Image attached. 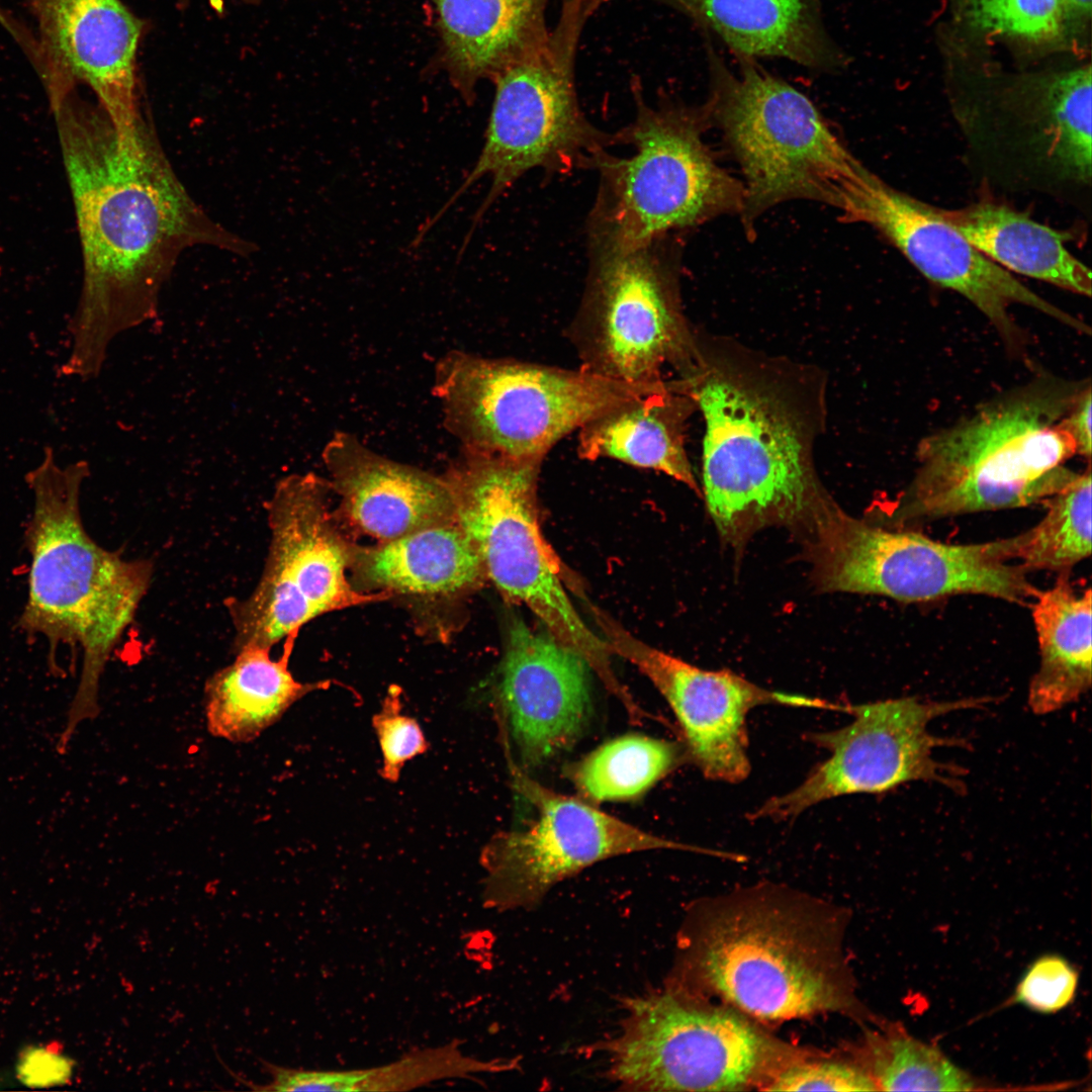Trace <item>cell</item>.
<instances>
[{
	"label": "cell",
	"mask_w": 1092,
	"mask_h": 1092,
	"mask_svg": "<svg viewBox=\"0 0 1092 1092\" xmlns=\"http://www.w3.org/2000/svg\"><path fill=\"white\" fill-rule=\"evenodd\" d=\"M1078 983V972L1071 963L1059 954H1044L1028 966L1011 1002L1037 1013H1056L1074 1001Z\"/></svg>",
	"instance_id": "cell-35"
},
{
	"label": "cell",
	"mask_w": 1092,
	"mask_h": 1092,
	"mask_svg": "<svg viewBox=\"0 0 1092 1092\" xmlns=\"http://www.w3.org/2000/svg\"><path fill=\"white\" fill-rule=\"evenodd\" d=\"M323 462L339 496V517L379 543L454 521L444 476L384 457L350 433L332 436Z\"/></svg>",
	"instance_id": "cell-22"
},
{
	"label": "cell",
	"mask_w": 1092,
	"mask_h": 1092,
	"mask_svg": "<svg viewBox=\"0 0 1092 1092\" xmlns=\"http://www.w3.org/2000/svg\"><path fill=\"white\" fill-rule=\"evenodd\" d=\"M437 13L440 60L467 104L483 80L537 53L548 42L550 0H431Z\"/></svg>",
	"instance_id": "cell-23"
},
{
	"label": "cell",
	"mask_w": 1092,
	"mask_h": 1092,
	"mask_svg": "<svg viewBox=\"0 0 1092 1092\" xmlns=\"http://www.w3.org/2000/svg\"><path fill=\"white\" fill-rule=\"evenodd\" d=\"M709 74L706 106L744 177L741 217L754 220L785 201L809 199L840 209L864 166L846 149L797 88L758 60L735 57L734 71L705 44Z\"/></svg>",
	"instance_id": "cell-6"
},
{
	"label": "cell",
	"mask_w": 1092,
	"mask_h": 1092,
	"mask_svg": "<svg viewBox=\"0 0 1092 1092\" xmlns=\"http://www.w3.org/2000/svg\"><path fill=\"white\" fill-rule=\"evenodd\" d=\"M652 1L717 36L734 57L779 58L830 74L848 65L847 55L826 27L821 0Z\"/></svg>",
	"instance_id": "cell-24"
},
{
	"label": "cell",
	"mask_w": 1092,
	"mask_h": 1092,
	"mask_svg": "<svg viewBox=\"0 0 1092 1092\" xmlns=\"http://www.w3.org/2000/svg\"><path fill=\"white\" fill-rule=\"evenodd\" d=\"M981 28L1035 43L1059 39L1068 20L1062 0H971Z\"/></svg>",
	"instance_id": "cell-34"
},
{
	"label": "cell",
	"mask_w": 1092,
	"mask_h": 1092,
	"mask_svg": "<svg viewBox=\"0 0 1092 1092\" xmlns=\"http://www.w3.org/2000/svg\"><path fill=\"white\" fill-rule=\"evenodd\" d=\"M513 784L535 809L525 827L495 834L481 852L483 906L497 912L538 906L563 880L601 860L653 849L714 854L646 832L582 798L557 793L512 764Z\"/></svg>",
	"instance_id": "cell-16"
},
{
	"label": "cell",
	"mask_w": 1092,
	"mask_h": 1092,
	"mask_svg": "<svg viewBox=\"0 0 1092 1092\" xmlns=\"http://www.w3.org/2000/svg\"><path fill=\"white\" fill-rule=\"evenodd\" d=\"M34 23L21 32L0 13L49 95L83 84L97 98L118 136L133 141L147 116L143 110L138 56L147 21L123 0H24Z\"/></svg>",
	"instance_id": "cell-18"
},
{
	"label": "cell",
	"mask_w": 1092,
	"mask_h": 1092,
	"mask_svg": "<svg viewBox=\"0 0 1092 1092\" xmlns=\"http://www.w3.org/2000/svg\"><path fill=\"white\" fill-rule=\"evenodd\" d=\"M612 654L628 660L657 689L674 713L689 760L712 781L737 784L750 772L746 716L763 705L843 711L819 698L761 688L729 670H707L654 648L589 606Z\"/></svg>",
	"instance_id": "cell-19"
},
{
	"label": "cell",
	"mask_w": 1092,
	"mask_h": 1092,
	"mask_svg": "<svg viewBox=\"0 0 1092 1092\" xmlns=\"http://www.w3.org/2000/svg\"><path fill=\"white\" fill-rule=\"evenodd\" d=\"M938 213L988 259L1007 271L1091 296L1088 266L1065 246L1068 237L1007 205L982 201Z\"/></svg>",
	"instance_id": "cell-28"
},
{
	"label": "cell",
	"mask_w": 1092,
	"mask_h": 1092,
	"mask_svg": "<svg viewBox=\"0 0 1092 1092\" xmlns=\"http://www.w3.org/2000/svg\"><path fill=\"white\" fill-rule=\"evenodd\" d=\"M816 588L916 603L982 595L1010 603L1034 600L1027 570L1011 562L1004 540L948 544L845 513L834 500L802 533Z\"/></svg>",
	"instance_id": "cell-12"
},
{
	"label": "cell",
	"mask_w": 1092,
	"mask_h": 1092,
	"mask_svg": "<svg viewBox=\"0 0 1092 1092\" xmlns=\"http://www.w3.org/2000/svg\"><path fill=\"white\" fill-rule=\"evenodd\" d=\"M211 8L220 11L223 8V0H206ZM178 4L185 5L188 0H177Z\"/></svg>",
	"instance_id": "cell-40"
},
{
	"label": "cell",
	"mask_w": 1092,
	"mask_h": 1092,
	"mask_svg": "<svg viewBox=\"0 0 1092 1092\" xmlns=\"http://www.w3.org/2000/svg\"><path fill=\"white\" fill-rule=\"evenodd\" d=\"M351 567L367 587L391 595L455 596L485 578L478 553L455 520L356 547Z\"/></svg>",
	"instance_id": "cell-26"
},
{
	"label": "cell",
	"mask_w": 1092,
	"mask_h": 1092,
	"mask_svg": "<svg viewBox=\"0 0 1092 1092\" xmlns=\"http://www.w3.org/2000/svg\"><path fill=\"white\" fill-rule=\"evenodd\" d=\"M84 460L61 466L52 447L25 474L33 510L24 542L30 555L28 592L20 627L42 636L52 651L80 647L82 669L69 711L72 724L99 712L105 666L151 584L154 566L101 547L87 533L80 510Z\"/></svg>",
	"instance_id": "cell-5"
},
{
	"label": "cell",
	"mask_w": 1092,
	"mask_h": 1092,
	"mask_svg": "<svg viewBox=\"0 0 1092 1092\" xmlns=\"http://www.w3.org/2000/svg\"><path fill=\"white\" fill-rule=\"evenodd\" d=\"M589 665L547 632L514 619L496 691L523 764L539 766L571 747L590 715Z\"/></svg>",
	"instance_id": "cell-21"
},
{
	"label": "cell",
	"mask_w": 1092,
	"mask_h": 1092,
	"mask_svg": "<svg viewBox=\"0 0 1092 1092\" xmlns=\"http://www.w3.org/2000/svg\"><path fill=\"white\" fill-rule=\"evenodd\" d=\"M869 1036L862 1067L884 1091H978L989 1089L943 1052L899 1023Z\"/></svg>",
	"instance_id": "cell-33"
},
{
	"label": "cell",
	"mask_w": 1092,
	"mask_h": 1092,
	"mask_svg": "<svg viewBox=\"0 0 1092 1092\" xmlns=\"http://www.w3.org/2000/svg\"><path fill=\"white\" fill-rule=\"evenodd\" d=\"M669 235L639 245L588 237L589 267L568 336L580 367L630 383L682 374L697 348L684 312L678 251Z\"/></svg>",
	"instance_id": "cell-11"
},
{
	"label": "cell",
	"mask_w": 1092,
	"mask_h": 1092,
	"mask_svg": "<svg viewBox=\"0 0 1092 1092\" xmlns=\"http://www.w3.org/2000/svg\"><path fill=\"white\" fill-rule=\"evenodd\" d=\"M615 1031L589 1045L626 1091H738L762 1081L776 1046L745 1014L666 986L622 1000Z\"/></svg>",
	"instance_id": "cell-13"
},
{
	"label": "cell",
	"mask_w": 1092,
	"mask_h": 1092,
	"mask_svg": "<svg viewBox=\"0 0 1092 1092\" xmlns=\"http://www.w3.org/2000/svg\"><path fill=\"white\" fill-rule=\"evenodd\" d=\"M689 760L685 746L627 734L611 739L568 768L580 798L592 803L636 800Z\"/></svg>",
	"instance_id": "cell-31"
},
{
	"label": "cell",
	"mask_w": 1092,
	"mask_h": 1092,
	"mask_svg": "<svg viewBox=\"0 0 1092 1092\" xmlns=\"http://www.w3.org/2000/svg\"><path fill=\"white\" fill-rule=\"evenodd\" d=\"M328 479L312 472L278 481L266 503L270 544L262 575L244 599H226L235 652L270 648L312 619L393 595L356 589L347 577L355 552L332 510Z\"/></svg>",
	"instance_id": "cell-14"
},
{
	"label": "cell",
	"mask_w": 1092,
	"mask_h": 1092,
	"mask_svg": "<svg viewBox=\"0 0 1092 1092\" xmlns=\"http://www.w3.org/2000/svg\"><path fill=\"white\" fill-rule=\"evenodd\" d=\"M1041 373L923 437L916 470L877 522L906 529L942 518L1042 503L1079 472L1063 418L1089 387Z\"/></svg>",
	"instance_id": "cell-4"
},
{
	"label": "cell",
	"mask_w": 1092,
	"mask_h": 1092,
	"mask_svg": "<svg viewBox=\"0 0 1092 1092\" xmlns=\"http://www.w3.org/2000/svg\"><path fill=\"white\" fill-rule=\"evenodd\" d=\"M769 1091H877L862 1066L835 1061L797 1063L780 1070Z\"/></svg>",
	"instance_id": "cell-37"
},
{
	"label": "cell",
	"mask_w": 1092,
	"mask_h": 1092,
	"mask_svg": "<svg viewBox=\"0 0 1092 1092\" xmlns=\"http://www.w3.org/2000/svg\"><path fill=\"white\" fill-rule=\"evenodd\" d=\"M677 379L703 416L701 495L722 540L740 549L766 527L803 532L832 500L814 458L826 422L822 373L698 334Z\"/></svg>",
	"instance_id": "cell-2"
},
{
	"label": "cell",
	"mask_w": 1092,
	"mask_h": 1092,
	"mask_svg": "<svg viewBox=\"0 0 1092 1092\" xmlns=\"http://www.w3.org/2000/svg\"><path fill=\"white\" fill-rule=\"evenodd\" d=\"M1032 606L1040 661L1030 680L1027 703L1046 715L1079 700L1092 681L1091 588L1078 589L1061 573Z\"/></svg>",
	"instance_id": "cell-29"
},
{
	"label": "cell",
	"mask_w": 1092,
	"mask_h": 1092,
	"mask_svg": "<svg viewBox=\"0 0 1092 1092\" xmlns=\"http://www.w3.org/2000/svg\"><path fill=\"white\" fill-rule=\"evenodd\" d=\"M561 8L547 44L493 81L494 96L484 142L471 171L456 191L420 228V245L453 204L483 177L488 192L477 208L459 254L479 220L495 200L533 169L568 173L595 170L616 144L615 133L594 126L582 112L576 92L578 44L589 18L608 0H560Z\"/></svg>",
	"instance_id": "cell-8"
},
{
	"label": "cell",
	"mask_w": 1092,
	"mask_h": 1092,
	"mask_svg": "<svg viewBox=\"0 0 1092 1092\" xmlns=\"http://www.w3.org/2000/svg\"><path fill=\"white\" fill-rule=\"evenodd\" d=\"M669 383H630L581 367L451 351L436 365L433 388L445 428L463 450L544 460L557 442L593 418Z\"/></svg>",
	"instance_id": "cell-10"
},
{
	"label": "cell",
	"mask_w": 1092,
	"mask_h": 1092,
	"mask_svg": "<svg viewBox=\"0 0 1092 1092\" xmlns=\"http://www.w3.org/2000/svg\"><path fill=\"white\" fill-rule=\"evenodd\" d=\"M241 1L243 3L249 4V5H259L265 0H241Z\"/></svg>",
	"instance_id": "cell-41"
},
{
	"label": "cell",
	"mask_w": 1092,
	"mask_h": 1092,
	"mask_svg": "<svg viewBox=\"0 0 1092 1092\" xmlns=\"http://www.w3.org/2000/svg\"><path fill=\"white\" fill-rule=\"evenodd\" d=\"M843 920L817 899L761 885L698 904L687 916L670 987L706 991L761 1020L826 1011L864 1016Z\"/></svg>",
	"instance_id": "cell-3"
},
{
	"label": "cell",
	"mask_w": 1092,
	"mask_h": 1092,
	"mask_svg": "<svg viewBox=\"0 0 1092 1092\" xmlns=\"http://www.w3.org/2000/svg\"><path fill=\"white\" fill-rule=\"evenodd\" d=\"M1043 518L1029 530L1004 538L1006 555L1028 572H1068L1091 554V467L1042 500Z\"/></svg>",
	"instance_id": "cell-32"
},
{
	"label": "cell",
	"mask_w": 1092,
	"mask_h": 1092,
	"mask_svg": "<svg viewBox=\"0 0 1092 1092\" xmlns=\"http://www.w3.org/2000/svg\"><path fill=\"white\" fill-rule=\"evenodd\" d=\"M518 1058L480 1060L466 1055L460 1041L414 1050L385 1065L348 1070H304L268 1065L272 1091H410L451 1079L517 1070Z\"/></svg>",
	"instance_id": "cell-30"
},
{
	"label": "cell",
	"mask_w": 1092,
	"mask_h": 1092,
	"mask_svg": "<svg viewBox=\"0 0 1092 1092\" xmlns=\"http://www.w3.org/2000/svg\"><path fill=\"white\" fill-rule=\"evenodd\" d=\"M297 636H289L281 656L270 648L249 645L236 651L232 663L215 671L204 687V714L208 732L233 743L258 738L305 695L326 689L328 682H301L288 664Z\"/></svg>",
	"instance_id": "cell-27"
},
{
	"label": "cell",
	"mask_w": 1092,
	"mask_h": 1092,
	"mask_svg": "<svg viewBox=\"0 0 1092 1092\" xmlns=\"http://www.w3.org/2000/svg\"><path fill=\"white\" fill-rule=\"evenodd\" d=\"M1068 16L1078 20L1089 19L1092 0H1062Z\"/></svg>",
	"instance_id": "cell-39"
},
{
	"label": "cell",
	"mask_w": 1092,
	"mask_h": 1092,
	"mask_svg": "<svg viewBox=\"0 0 1092 1092\" xmlns=\"http://www.w3.org/2000/svg\"><path fill=\"white\" fill-rule=\"evenodd\" d=\"M697 411L677 379L658 391L615 405L578 429L577 453L662 472L701 495L686 450L688 421Z\"/></svg>",
	"instance_id": "cell-25"
},
{
	"label": "cell",
	"mask_w": 1092,
	"mask_h": 1092,
	"mask_svg": "<svg viewBox=\"0 0 1092 1092\" xmlns=\"http://www.w3.org/2000/svg\"><path fill=\"white\" fill-rule=\"evenodd\" d=\"M989 698L937 702L915 697L847 705L853 721L843 728L809 733L811 743L830 752L794 790L765 801L749 818L775 821L797 817L832 798L881 794L912 782L938 783L962 792L961 767L938 761L935 749L965 746L964 739L932 734L936 718L988 705Z\"/></svg>",
	"instance_id": "cell-15"
},
{
	"label": "cell",
	"mask_w": 1092,
	"mask_h": 1092,
	"mask_svg": "<svg viewBox=\"0 0 1092 1092\" xmlns=\"http://www.w3.org/2000/svg\"><path fill=\"white\" fill-rule=\"evenodd\" d=\"M398 692L397 688L389 689L380 711L372 718L382 754L380 775L391 783L398 781L406 761L429 748L419 723L401 713Z\"/></svg>",
	"instance_id": "cell-36"
},
{
	"label": "cell",
	"mask_w": 1092,
	"mask_h": 1092,
	"mask_svg": "<svg viewBox=\"0 0 1092 1092\" xmlns=\"http://www.w3.org/2000/svg\"><path fill=\"white\" fill-rule=\"evenodd\" d=\"M1091 386H1089L1075 405L1063 418L1062 424L1075 442L1077 454L1091 457Z\"/></svg>",
	"instance_id": "cell-38"
},
{
	"label": "cell",
	"mask_w": 1092,
	"mask_h": 1092,
	"mask_svg": "<svg viewBox=\"0 0 1092 1092\" xmlns=\"http://www.w3.org/2000/svg\"><path fill=\"white\" fill-rule=\"evenodd\" d=\"M83 254V285L61 373L99 375L111 340L158 315L159 295L183 252L204 246L248 256L256 246L194 200L151 121L121 141L99 105L76 89L52 102Z\"/></svg>",
	"instance_id": "cell-1"
},
{
	"label": "cell",
	"mask_w": 1092,
	"mask_h": 1092,
	"mask_svg": "<svg viewBox=\"0 0 1092 1092\" xmlns=\"http://www.w3.org/2000/svg\"><path fill=\"white\" fill-rule=\"evenodd\" d=\"M630 90L635 116L615 140L634 153L620 158L607 152L598 161L588 237L639 245L741 212L742 182L719 165L704 142L711 126L706 103L686 105L662 96L651 105L638 76Z\"/></svg>",
	"instance_id": "cell-7"
},
{
	"label": "cell",
	"mask_w": 1092,
	"mask_h": 1092,
	"mask_svg": "<svg viewBox=\"0 0 1092 1092\" xmlns=\"http://www.w3.org/2000/svg\"><path fill=\"white\" fill-rule=\"evenodd\" d=\"M1002 114L965 116L970 147L998 174L1028 188L1089 186L1091 67L1017 88Z\"/></svg>",
	"instance_id": "cell-20"
},
{
	"label": "cell",
	"mask_w": 1092,
	"mask_h": 1092,
	"mask_svg": "<svg viewBox=\"0 0 1092 1092\" xmlns=\"http://www.w3.org/2000/svg\"><path fill=\"white\" fill-rule=\"evenodd\" d=\"M462 451L444 478L454 520L478 553L485 577L617 691L612 653L574 608L559 560L540 529L537 482L543 460Z\"/></svg>",
	"instance_id": "cell-9"
},
{
	"label": "cell",
	"mask_w": 1092,
	"mask_h": 1092,
	"mask_svg": "<svg viewBox=\"0 0 1092 1092\" xmlns=\"http://www.w3.org/2000/svg\"><path fill=\"white\" fill-rule=\"evenodd\" d=\"M840 210L848 221L875 228L930 282L973 303L1011 353H1020L1026 340L1010 314L1014 304L1031 307L1078 333L1086 328L979 252L937 207L892 187L866 167Z\"/></svg>",
	"instance_id": "cell-17"
}]
</instances>
